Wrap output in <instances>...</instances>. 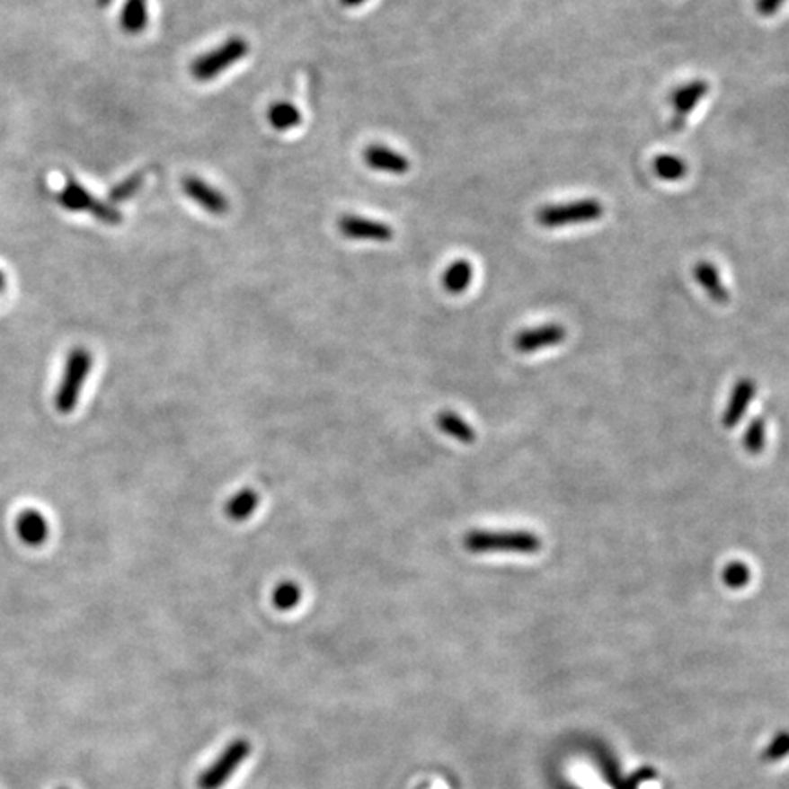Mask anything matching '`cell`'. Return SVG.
<instances>
[{"label":"cell","instance_id":"1","mask_svg":"<svg viewBox=\"0 0 789 789\" xmlns=\"http://www.w3.org/2000/svg\"><path fill=\"white\" fill-rule=\"evenodd\" d=\"M465 548L472 554H536L543 541L528 530H472L465 536Z\"/></svg>","mask_w":789,"mask_h":789},{"label":"cell","instance_id":"2","mask_svg":"<svg viewBox=\"0 0 789 789\" xmlns=\"http://www.w3.org/2000/svg\"><path fill=\"white\" fill-rule=\"evenodd\" d=\"M93 357L86 348H74L66 359L65 371L61 377V382L55 389V410L61 415H70L79 404L81 391L86 384V378L92 373Z\"/></svg>","mask_w":789,"mask_h":789},{"label":"cell","instance_id":"3","mask_svg":"<svg viewBox=\"0 0 789 789\" xmlns=\"http://www.w3.org/2000/svg\"><path fill=\"white\" fill-rule=\"evenodd\" d=\"M251 46L244 37H231L223 40L214 49L201 53L191 65V74L196 81L207 83L227 72L231 66L238 65L249 53Z\"/></svg>","mask_w":789,"mask_h":789},{"label":"cell","instance_id":"4","mask_svg":"<svg viewBox=\"0 0 789 789\" xmlns=\"http://www.w3.org/2000/svg\"><path fill=\"white\" fill-rule=\"evenodd\" d=\"M605 207L601 201L594 198L576 199L569 203L559 205H546L537 210L536 221L545 229H561V227H572V225H583L592 223L603 217Z\"/></svg>","mask_w":789,"mask_h":789},{"label":"cell","instance_id":"5","mask_svg":"<svg viewBox=\"0 0 789 789\" xmlns=\"http://www.w3.org/2000/svg\"><path fill=\"white\" fill-rule=\"evenodd\" d=\"M58 201L63 208L70 212H90L97 221L106 225H120L121 223V212L104 201H99L93 198L79 182L74 178L66 180V185L58 194Z\"/></svg>","mask_w":789,"mask_h":789},{"label":"cell","instance_id":"6","mask_svg":"<svg viewBox=\"0 0 789 789\" xmlns=\"http://www.w3.org/2000/svg\"><path fill=\"white\" fill-rule=\"evenodd\" d=\"M251 755V744L244 739H238L231 742L221 753V757L199 775L198 787L199 789H219L225 782H227L233 773L242 766V762Z\"/></svg>","mask_w":789,"mask_h":789},{"label":"cell","instance_id":"7","mask_svg":"<svg viewBox=\"0 0 789 789\" xmlns=\"http://www.w3.org/2000/svg\"><path fill=\"white\" fill-rule=\"evenodd\" d=\"M707 93H709V83L704 81V79H695V81H691L687 84H682L680 88H676L670 93L669 102H670L672 111H674L672 121H670V129L674 132H680L686 127L689 116L693 114V110L698 106V102Z\"/></svg>","mask_w":789,"mask_h":789},{"label":"cell","instance_id":"8","mask_svg":"<svg viewBox=\"0 0 789 789\" xmlns=\"http://www.w3.org/2000/svg\"><path fill=\"white\" fill-rule=\"evenodd\" d=\"M338 231L348 240L357 242H378L386 244L393 240V229L384 221H377L364 216L346 214L338 219Z\"/></svg>","mask_w":789,"mask_h":789},{"label":"cell","instance_id":"9","mask_svg":"<svg viewBox=\"0 0 789 789\" xmlns=\"http://www.w3.org/2000/svg\"><path fill=\"white\" fill-rule=\"evenodd\" d=\"M565 338H567V329L561 324H545L539 327L521 331L516 336L514 346L519 353H536L545 348H554L563 344L565 342Z\"/></svg>","mask_w":789,"mask_h":789},{"label":"cell","instance_id":"10","mask_svg":"<svg viewBox=\"0 0 789 789\" xmlns=\"http://www.w3.org/2000/svg\"><path fill=\"white\" fill-rule=\"evenodd\" d=\"M183 192L194 201L198 203L203 210H207L212 216H223L227 214L231 205L227 196H225L221 191L214 189L212 185L205 183L203 180L196 178V176H189L183 180Z\"/></svg>","mask_w":789,"mask_h":789},{"label":"cell","instance_id":"11","mask_svg":"<svg viewBox=\"0 0 789 789\" xmlns=\"http://www.w3.org/2000/svg\"><path fill=\"white\" fill-rule=\"evenodd\" d=\"M364 163L371 168V171L377 173H386V174H393V176H403L410 171V159L397 152L393 148H387L384 145H369L364 154Z\"/></svg>","mask_w":789,"mask_h":789},{"label":"cell","instance_id":"12","mask_svg":"<svg viewBox=\"0 0 789 789\" xmlns=\"http://www.w3.org/2000/svg\"><path fill=\"white\" fill-rule=\"evenodd\" d=\"M757 393V384L753 378H740L735 387L731 391V397L727 401L725 412H723V426L725 428H737L742 417L748 413Z\"/></svg>","mask_w":789,"mask_h":789},{"label":"cell","instance_id":"13","mask_svg":"<svg viewBox=\"0 0 789 789\" xmlns=\"http://www.w3.org/2000/svg\"><path fill=\"white\" fill-rule=\"evenodd\" d=\"M15 532L19 536V539L31 546H42L49 536V523L46 519L44 514H40L35 509H26L19 514L17 521H15Z\"/></svg>","mask_w":789,"mask_h":789},{"label":"cell","instance_id":"14","mask_svg":"<svg viewBox=\"0 0 789 789\" xmlns=\"http://www.w3.org/2000/svg\"><path fill=\"white\" fill-rule=\"evenodd\" d=\"M695 278L698 284L705 289V293L709 295L711 300H714L716 304H727L729 302V293L725 289V286L722 284V278L718 269L711 263V262H698L695 265Z\"/></svg>","mask_w":789,"mask_h":789},{"label":"cell","instance_id":"15","mask_svg":"<svg viewBox=\"0 0 789 789\" xmlns=\"http://www.w3.org/2000/svg\"><path fill=\"white\" fill-rule=\"evenodd\" d=\"M474 279V267L468 260H456L442 274V286L449 295H463Z\"/></svg>","mask_w":789,"mask_h":789},{"label":"cell","instance_id":"16","mask_svg":"<svg viewBox=\"0 0 789 789\" xmlns=\"http://www.w3.org/2000/svg\"><path fill=\"white\" fill-rule=\"evenodd\" d=\"M120 24L129 35L143 33L148 26V0H125Z\"/></svg>","mask_w":789,"mask_h":789},{"label":"cell","instance_id":"17","mask_svg":"<svg viewBox=\"0 0 789 789\" xmlns=\"http://www.w3.org/2000/svg\"><path fill=\"white\" fill-rule=\"evenodd\" d=\"M437 426L442 433H446L448 437H452L463 444H472L477 439L475 430L472 428L470 422H466L461 415H457L456 412H440L437 415Z\"/></svg>","mask_w":789,"mask_h":789},{"label":"cell","instance_id":"18","mask_svg":"<svg viewBox=\"0 0 789 789\" xmlns=\"http://www.w3.org/2000/svg\"><path fill=\"white\" fill-rule=\"evenodd\" d=\"M269 125L278 132H289L302 125L300 110L289 101H278L267 111Z\"/></svg>","mask_w":789,"mask_h":789},{"label":"cell","instance_id":"19","mask_svg":"<svg viewBox=\"0 0 789 789\" xmlns=\"http://www.w3.org/2000/svg\"><path fill=\"white\" fill-rule=\"evenodd\" d=\"M258 504H260L258 492H254L253 488H245L229 499L227 506H225V514H227L229 519L238 523L247 521L256 512Z\"/></svg>","mask_w":789,"mask_h":789},{"label":"cell","instance_id":"20","mask_svg":"<svg viewBox=\"0 0 789 789\" xmlns=\"http://www.w3.org/2000/svg\"><path fill=\"white\" fill-rule=\"evenodd\" d=\"M654 174L663 182H682L687 176V163L672 154H661L652 161Z\"/></svg>","mask_w":789,"mask_h":789},{"label":"cell","instance_id":"21","mask_svg":"<svg viewBox=\"0 0 789 789\" xmlns=\"http://www.w3.org/2000/svg\"><path fill=\"white\" fill-rule=\"evenodd\" d=\"M300 599H302V589L295 581H281L272 590V605L281 612L295 608L300 603Z\"/></svg>","mask_w":789,"mask_h":789},{"label":"cell","instance_id":"22","mask_svg":"<svg viewBox=\"0 0 789 789\" xmlns=\"http://www.w3.org/2000/svg\"><path fill=\"white\" fill-rule=\"evenodd\" d=\"M766 433H767V428H766L764 417H757L749 422V426L746 428V433H744V440H742L744 448L748 449V454L758 456L762 452L764 446H766Z\"/></svg>","mask_w":789,"mask_h":789},{"label":"cell","instance_id":"23","mask_svg":"<svg viewBox=\"0 0 789 789\" xmlns=\"http://www.w3.org/2000/svg\"><path fill=\"white\" fill-rule=\"evenodd\" d=\"M722 580L725 583V587L732 589V590H740L744 587H748V583L751 581V569L742 561H732L729 565H725L723 572H722Z\"/></svg>","mask_w":789,"mask_h":789},{"label":"cell","instance_id":"24","mask_svg":"<svg viewBox=\"0 0 789 789\" xmlns=\"http://www.w3.org/2000/svg\"><path fill=\"white\" fill-rule=\"evenodd\" d=\"M143 183H145V176H143V173H136V174L129 176L127 180H123L121 183H118L114 189L110 191V201L121 203V201L130 199L132 196H136V194L139 192V189L143 187Z\"/></svg>","mask_w":789,"mask_h":789},{"label":"cell","instance_id":"25","mask_svg":"<svg viewBox=\"0 0 789 789\" xmlns=\"http://www.w3.org/2000/svg\"><path fill=\"white\" fill-rule=\"evenodd\" d=\"M784 3L785 0H757L755 8L762 17H771L784 6Z\"/></svg>","mask_w":789,"mask_h":789},{"label":"cell","instance_id":"26","mask_svg":"<svg viewBox=\"0 0 789 789\" xmlns=\"http://www.w3.org/2000/svg\"><path fill=\"white\" fill-rule=\"evenodd\" d=\"M341 3H342V6H346V8H359V6L366 4L368 0H341Z\"/></svg>","mask_w":789,"mask_h":789},{"label":"cell","instance_id":"27","mask_svg":"<svg viewBox=\"0 0 789 789\" xmlns=\"http://www.w3.org/2000/svg\"><path fill=\"white\" fill-rule=\"evenodd\" d=\"M111 3H114V0H97V6H101V8H106V6H110Z\"/></svg>","mask_w":789,"mask_h":789},{"label":"cell","instance_id":"28","mask_svg":"<svg viewBox=\"0 0 789 789\" xmlns=\"http://www.w3.org/2000/svg\"><path fill=\"white\" fill-rule=\"evenodd\" d=\"M4 286H6V276H4L3 270H0V291L4 289Z\"/></svg>","mask_w":789,"mask_h":789},{"label":"cell","instance_id":"29","mask_svg":"<svg viewBox=\"0 0 789 789\" xmlns=\"http://www.w3.org/2000/svg\"><path fill=\"white\" fill-rule=\"evenodd\" d=\"M59 789H68V787H59Z\"/></svg>","mask_w":789,"mask_h":789}]
</instances>
